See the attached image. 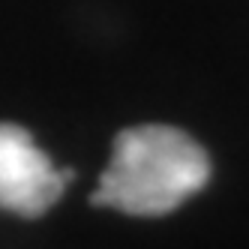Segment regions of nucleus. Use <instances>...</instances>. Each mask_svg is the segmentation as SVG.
<instances>
[{"label": "nucleus", "mask_w": 249, "mask_h": 249, "mask_svg": "<svg viewBox=\"0 0 249 249\" xmlns=\"http://www.w3.org/2000/svg\"><path fill=\"white\" fill-rule=\"evenodd\" d=\"M210 180L207 150L177 126L147 123L117 132L93 204L129 216H165Z\"/></svg>", "instance_id": "nucleus-1"}, {"label": "nucleus", "mask_w": 249, "mask_h": 249, "mask_svg": "<svg viewBox=\"0 0 249 249\" xmlns=\"http://www.w3.org/2000/svg\"><path fill=\"white\" fill-rule=\"evenodd\" d=\"M69 168H54L45 150L18 123H0V207L24 219H36L54 204L66 183Z\"/></svg>", "instance_id": "nucleus-2"}]
</instances>
